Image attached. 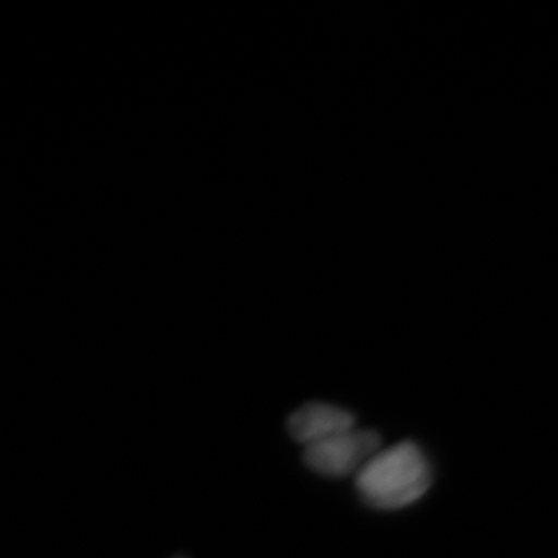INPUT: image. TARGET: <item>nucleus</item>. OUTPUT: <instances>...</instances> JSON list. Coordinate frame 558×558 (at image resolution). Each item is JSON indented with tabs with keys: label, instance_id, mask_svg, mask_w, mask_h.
I'll use <instances>...</instances> for the list:
<instances>
[{
	"label": "nucleus",
	"instance_id": "f257e3e1",
	"mask_svg": "<svg viewBox=\"0 0 558 558\" xmlns=\"http://www.w3.org/2000/svg\"><path fill=\"white\" fill-rule=\"evenodd\" d=\"M432 465L411 440L381 449L357 475L355 490L369 508L398 510L413 505L432 486Z\"/></svg>",
	"mask_w": 558,
	"mask_h": 558
},
{
	"label": "nucleus",
	"instance_id": "f03ea898",
	"mask_svg": "<svg viewBox=\"0 0 558 558\" xmlns=\"http://www.w3.org/2000/svg\"><path fill=\"white\" fill-rule=\"evenodd\" d=\"M381 449L384 447L379 433L355 427L304 447L303 459L304 464L318 475L328 478H355L360 470Z\"/></svg>",
	"mask_w": 558,
	"mask_h": 558
},
{
	"label": "nucleus",
	"instance_id": "7ed1b4c3",
	"mask_svg": "<svg viewBox=\"0 0 558 558\" xmlns=\"http://www.w3.org/2000/svg\"><path fill=\"white\" fill-rule=\"evenodd\" d=\"M352 428H355L354 414L326 402L306 403L293 411L288 418L289 435L304 447Z\"/></svg>",
	"mask_w": 558,
	"mask_h": 558
},
{
	"label": "nucleus",
	"instance_id": "20e7f679",
	"mask_svg": "<svg viewBox=\"0 0 558 558\" xmlns=\"http://www.w3.org/2000/svg\"><path fill=\"white\" fill-rule=\"evenodd\" d=\"M172 558H186V557H183V556H175V557H172Z\"/></svg>",
	"mask_w": 558,
	"mask_h": 558
}]
</instances>
